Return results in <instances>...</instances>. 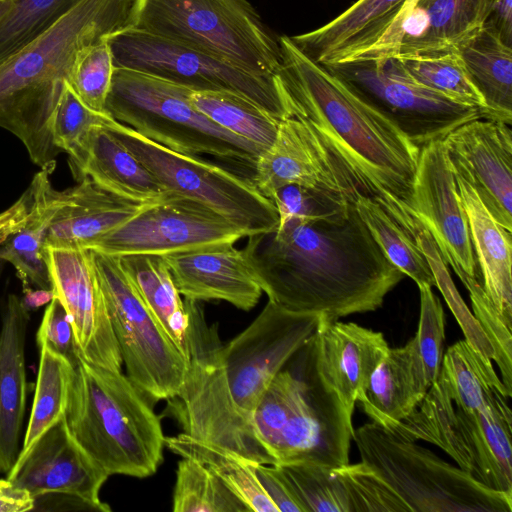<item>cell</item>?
<instances>
[{
    "mask_svg": "<svg viewBox=\"0 0 512 512\" xmlns=\"http://www.w3.org/2000/svg\"><path fill=\"white\" fill-rule=\"evenodd\" d=\"M243 252L270 301L335 322L380 308L404 278L355 205L319 219L290 221L248 236Z\"/></svg>",
    "mask_w": 512,
    "mask_h": 512,
    "instance_id": "6da1fadb",
    "label": "cell"
},
{
    "mask_svg": "<svg viewBox=\"0 0 512 512\" xmlns=\"http://www.w3.org/2000/svg\"><path fill=\"white\" fill-rule=\"evenodd\" d=\"M278 40L287 117L310 130L359 196L379 204L416 240L424 228L413 210L420 148L303 54L289 36Z\"/></svg>",
    "mask_w": 512,
    "mask_h": 512,
    "instance_id": "7a4b0ae2",
    "label": "cell"
},
{
    "mask_svg": "<svg viewBox=\"0 0 512 512\" xmlns=\"http://www.w3.org/2000/svg\"><path fill=\"white\" fill-rule=\"evenodd\" d=\"M133 0H81L0 65V127L40 168L56 166L53 120L78 54L124 28Z\"/></svg>",
    "mask_w": 512,
    "mask_h": 512,
    "instance_id": "3957f363",
    "label": "cell"
},
{
    "mask_svg": "<svg viewBox=\"0 0 512 512\" xmlns=\"http://www.w3.org/2000/svg\"><path fill=\"white\" fill-rule=\"evenodd\" d=\"M315 333L274 377L252 413L275 464L337 468L349 463L352 417L319 375Z\"/></svg>",
    "mask_w": 512,
    "mask_h": 512,
    "instance_id": "277c9868",
    "label": "cell"
},
{
    "mask_svg": "<svg viewBox=\"0 0 512 512\" xmlns=\"http://www.w3.org/2000/svg\"><path fill=\"white\" fill-rule=\"evenodd\" d=\"M66 421L76 441L109 476L145 478L163 460L160 419L148 398L121 371L81 359Z\"/></svg>",
    "mask_w": 512,
    "mask_h": 512,
    "instance_id": "5b68a950",
    "label": "cell"
},
{
    "mask_svg": "<svg viewBox=\"0 0 512 512\" xmlns=\"http://www.w3.org/2000/svg\"><path fill=\"white\" fill-rule=\"evenodd\" d=\"M124 28L146 32L258 74H278V37L248 0H133Z\"/></svg>",
    "mask_w": 512,
    "mask_h": 512,
    "instance_id": "8992f818",
    "label": "cell"
},
{
    "mask_svg": "<svg viewBox=\"0 0 512 512\" xmlns=\"http://www.w3.org/2000/svg\"><path fill=\"white\" fill-rule=\"evenodd\" d=\"M191 90L149 74L115 67L105 112L175 152L209 154L254 168L264 151L197 110L189 101Z\"/></svg>",
    "mask_w": 512,
    "mask_h": 512,
    "instance_id": "52a82bcc",
    "label": "cell"
},
{
    "mask_svg": "<svg viewBox=\"0 0 512 512\" xmlns=\"http://www.w3.org/2000/svg\"><path fill=\"white\" fill-rule=\"evenodd\" d=\"M189 315L187 370L170 399L183 433L252 463L275 464L256 432L252 413L235 401L222 361L217 324L209 325L197 301L185 299Z\"/></svg>",
    "mask_w": 512,
    "mask_h": 512,
    "instance_id": "ba28073f",
    "label": "cell"
},
{
    "mask_svg": "<svg viewBox=\"0 0 512 512\" xmlns=\"http://www.w3.org/2000/svg\"><path fill=\"white\" fill-rule=\"evenodd\" d=\"M361 462L371 468L410 512H511L512 493L475 480L433 451L374 422L354 429Z\"/></svg>",
    "mask_w": 512,
    "mask_h": 512,
    "instance_id": "9c48e42d",
    "label": "cell"
},
{
    "mask_svg": "<svg viewBox=\"0 0 512 512\" xmlns=\"http://www.w3.org/2000/svg\"><path fill=\"white\" fill-rule=\"evenodd\" d=\"M508 396L485 408L454 406L437 380L418 406L391 431L442 449L462 470L488 488L512 493V413Z\"/></svg>",
    "mask_w": 512,
    "mask_h": 512,
    "instance_id": "30bf717a",
    "label": "cell"
},
{
    "mask_svg": "<svg viewBox=\"0 0 512 512\" xmlns=\"http://www.w3.org/2000/svg\"><path fill=\"white\" fill-rule=\"evenodd\" d=\"M106 127L170 192L211 208L246 237L274 231L279 215L252 180L198 156L175 152L115 119Z\"/></svg>",
    "mask_w": 512,
    "mask_h": 512,
    "instance_id": "8fae6325",
    "label": "cell"
},
{
    "mask_svg": "<svg viewBox=\"0 0 512 512\" xmlns=\"http://www.w3.org/2000/svg\"><path fill=\"white\" fill-rule=\"evenodd\" d=\"M90 253L128 378L150 400L176 397L186 358L143 302L119 256Z\"/></svg>",
    "mask_w": 512,
    "mask_h": 512,
    "instance_id": "7c38bea8",
    "label": "cell"
},
{
    "mask_svg": "<svg viewBox=\"0 0 512 512\" xmlns=\"http://www.w3.org/2000/svg\"><path fill=\"white\" fill-rule=\"evenodd\" d=\"M115 67L165 79L192 90L231 91L278 120L288 116L280 74H258L197 49L131 28L106 37Z\"/></svg>",
    "mask_w": 512,
    "mask_h": 512,
    "instance_id": "4fadbf2b",
    "label": "cell"
},
{
    "mask_svg": "<svg viewBox=\"0 0 512 512\" xmlns=\"http://www.w3.org/2000/svg\"><path fill=\"white\" fill-rule=\"evenodd\" d=\"M355 98L396 126L412 143L443 140L459 125L483 118L473 107L418 85L389 58H366L322 65Z\"/></svg>",
    "mask_w": 512,
    "mask_h": 512,
    "instance_id": "5bb4252c",
    "label": "cell"
},
{
    "mask_svg": "<svg viewBox=\"0 0 512 512\" xmlns=\"http://www.w3.org/2000/svg\"><path fill=\"white\" fill-rule=\"evenodd\" d=\"M246 237L236 225L206 205L171 193L146 204L131 219L96 240L88 249L113 255H168L235 243Z\"/></svg>",
    "mask_w": 512,
    "mask_h": 512,
    "instance_id": "9a60e30c",
    "label": "cell"
},
{
    "mask_svg": "<svg viewBox=\"0 0 512 512\" xmlns=\"http://www.w3.org/2000/svg\"><path fill=\"white\" fill-rule=\"evenodd\" d=\"M323 318L269 300L249 326L222 346L228 384L243 410L253 413L271 381L314 335Z\"/></svg>",
    "mask_w": 512,
    "mask_h": 512,
    "instance_id": "2e32d148",
    "label": "cell"
},
{
    "mask_svg": "<svg viewBox=\"0 0 512 512\" xmlns=\"http://www.w3.org/2000/svg\"><path fill=\"white\" fill-rule=\"evenodd\" d=\"M42 253L54 296L71 319L81 358L121 371L122 357L90 249L45 246Z\"/></svg>",
    "mask_w": 512,
    "mask_h": 512,
    "instance_id": "e0dca14e",
    "label": "cell"
},
{
    "mask_svg": "<svg viewBox=\"0 0 512 512\" xmlns=\"http://www.w3.org/2000/svg\"><path fill=\"white\" fill-rule=\"evenodd\" d=\"M413 210L430 233L443 261L463 277L479 278L467 216L442 140L420 148Z\"/></svg>",
    "mask_w": 512,
    "mask_h": 512,
    "instance_id": "ac0fdd59",
    "label": "cell"
},
{
    "mask_svg": "<svg viewBox=\"0 0 512 512\" xmlns=\"http://www.w3.org/2000/svg\"><path fill=\"white\" fill-rule=\"evenodd\" d=\"M451 168L476 191L495 220L512 231V130L510 125L476 118L442 140Z\"/></svg>",
    "mask_w": 512,
    "mask_h": 512,
    "instance_id": "d6986e66",
    "label": "cell"
},
{
    "mask_svg": "<svg viewBox=\"0 0 512 512\" xmlns=\"http://www.w3.org/2000/svg\"><path fill=\"white\" fill-rule=\"evenodd\" d=\"M6 477L34 498L50 493L68 494L87 502L96 511H110L100 499L109 475L76 441L66 418L17 459Z\"/></svg>",
    "mask_w": 512,
    "mask_h": 512,
    "instance_id": "ffe728a7",
    "label": "cell"
},
{
    "mask_svg": "<svg viewBox=\"0 0 512 512\" xmlns=\"http://www.w3.org/2000/svg\"><path fill=\"white\" fill-rule=\"evenodd\" d=\"M252 182L269 199L277 189L297 184L355 205L360 197L333 166L320 142L297 118L279 122L273 145L254 166Z\"/></svg>",
    "mask_w": 512,
    "mask_h": 512,
    "instance_id": "44dd1931",
    "label": "cell"
},
{
    "mask_svg": "<svg viewBox=\"0 0 512 512\" xmlns=\"http://www.w3.org/2000/svg\"><path fill=\"white\" fill-rule=\"evenodd\" d=\"M174 284L187 300H222L249 311L263 291L243 252L233 243L164 256Z\"/></svg>",
    "mask_w": 512,
    "mask_h": 512,
    "instance_id": "7402d4cb",
    "label": "cell"
},
{
    "mask_svg": "<svg viewBox=\"0 0 512 512\" xmlns=\"http://www.w3.org/2000/svg\"><path fill=\"white\" fill-rule=\"evenodd\" d=\"M389 349L381 332L322 319L315 333L317 370L351 417L359 392Z\"/></svg>",
    "mask_w": 512,
    "mask_h": 512,
    "instance_id": "603a6c76",
    "label": "cell"
},
{
    "mask_svg": "<svg viewBox=\"0 0 512 512\" xmlns=\"http://www.w3.org/2000/svg\"><path fill=\"white\" fill-rule=\"evenodd\" d=\"M67 154L77 180L87 177L125 199L150 204L172 193L106 126L92 127Z\"/></svg>",
    "mask_w": 512,
    "mask_h": 512,
    "instance_id": "cb8c5ba5",
    "label": "cell"
},
{
    "mask_svg": "<svg viewBox=\"0 0 512 512\" xmlns=\"http://www.w3.org/2000/svg\"><path fill=\"white\" fill-rule=\"evenodd\" d=\"M29 312L10 294L0 330V475L15 464L21 446L28 382L26 335Z\"/></svg>",
    "mask_w": 512,
    "mask_h": 512,
    "instance_id": "d4e9b609",
    "label": "cell"
},
{
    "mask_svg": "<svg viewBox=\"0 0 512 512\" xmlns=\"http://www.w3.org/2000/svg\"><path fill=\"white\" fill-rule=\"evenodd\" d=\"M406 0H358L322 27L289 36L320 65L351 60L374 46L388 31Z\"/></svg>",
    "mask_w": 512,
    "mask_h": 512,
    "instance_id": "484cf974",
    "label": "cell"
},
{
    "mask_svg": "<svg viewBox=\"0 0 512 512\" xmlns=\"http://www.w3.org/2000/svg\"><path fill=\"white\" fill-rule=\"evenodd\" d=\"M43 247L85 248L135 216L146 204L120 197L87 177L64 190Z\"/></svg>",
    "mask_w": 512,
    "mask_h": 512,
    "instance_id": "4316f807",
    "label": "cell"
},
{
    "mask_svg": "<svg viewBox=\"0 0 512 512\" xmlns=\"http://www.w3.org/2000/svg\"><path fill=\"white\" fill-rule=\"evenodd\" d=\"M454 176L469 224L480 281L502 322L512 330V231L495 220L464 178L456 173Z\"/></svg>",
    "mask_w": 512,
    "mask_h": 512,
    "instance_id": "83f0119b",
    "label": "cell"
},
{
    "mask_svg": "<svg viewBox=\"0 0 512 512\" xmlns=\"http://www.w3.org/2000/svg\"><path fill=\"white\" fill-rule=\"evenodd\" d=\"M490 0H418L402 24L397 55L453 51L480 30Z\"/></svg>",
    "mask_w": 512,
    "mask_h": 512,
    "instance_id": "f1b7e54d",
    "label": "cell"
},
{
    "mask_svg": "<svg viewBox=\"0 0 512 512\" xmlns=\"http://www.w3.org/2000/svg\"><path fill=\"white\" fill-rule=\"evenodd\" d=\"M53 167L41 168L29 188L30 205L23 225L0 247V259L16 270L23 286L51 289V280L42 249L50 224L64 203V191L50 181Z\"/></svg>",
    "mask_w": 512,
    "mask_h": 512,
    "instance_id": "f546056e",
    "label": "cell"
},
{
    "mask_svg": "<svg viewBox=\"0 0 512 512\" xmlns=\"http://www.w3.org/2000/svg\"><path fill=\"white\" fill-rule=\"evenodd\" d=\"M427 391L407 342L389 349L359 392L357 401L372 422L390 430L418 406Z\"/></svg>",
    "mask_w": 512,
    "mask_h": 512,
    "instance_id": "4dcf8cb0",
    "label": "cell"
},
{
    "mask_svg": "<svg viewBox=\"0 0 512 512\" xmlns=\"http://www.w3.org/2000/svg\"><path fill=\"white\" fill-rule=\"evenodd\" d=\"M455 50L484 99L488 119L511 125L512 47L483 26Z\"/></svg>",
    "mask_w": 512,
    "mask_h": 512,
    "instance_id": "1f68e13d",
    "label": "cell"
},
{
    "mask_svg": "<svg viewBox=\"0 0 512 512\" xmlns=\"http://www.w3.org/2000/svg\"><path fill=\"white\" fill-rule=\"evenodd\" d=\"M119 258L153 317L186 358L189 315L164 256L129 254Z\"/></svg>",
    "mask_w": 512,
    "mask_h": 512,
    "instance_id": "d6a6232c",
    "label": "cell"
},
{
    "mask_svg": "<svg viewBox=\"0 0 512 512\" xmlns=\"http://www.w3.org/2000/svg\"><path fill=\"white\" fill-rule=\"evenodd\" d=\"M437 380L455 406L466 411L481 410L499 397L512 396L494 370L492 360L465 339L444 352Z\"/></svg>",
    "mask_w": 512,
    "mask_h": 512,
    "instance_id": "836d02e7",
    "label": "cell"
},
{
    "mask_svg": "<svg viewBox=\"0 0 512 512\" xmlns=\"http://www.w3.org/2000/svg\"><path fill=\"white\" fill-rule=\"evenodd\" d=\"M165 446L181 457H190L210 470L248 509L278 512L256 474L254 463L185 433L165 437Z\"/></svg>",
    "mask_w": 512,
    "mask_h": 512,
    "instance_id": "e575fe53",
    "label": "cell"
},
{
    "mask_svg": "<svg viewBox=\"0 0 512 512\" xmlns=\"http://www.w3.org/2000/svg\"><path fill=\"white\" fill-rule=\"evenodd\" d=\"M32 408L17 459L51 427L66 418L76 367L46 346L39 347Z\"/></svg>",
    "mask_w": 512,
    "mask_h": 512,
    "instance_id": "d590c367",
    "label": "cell"
},
{
    "mask_svg": "<svg viewBox=\"0 0 512 512\" xmlns=\"http://www.w3.org/2000/svg\"><path fill=\"white\" fill-rule=\"evenodd\" d=\"M189 101L211 121L254 143L264 152L276 139L280 120L240 94L191 90Z\"/></svg>",
    "mask_w": 512,
    "mask_h": 512,
    "instance_id": "8d00e7d4",
    "label": "cell"
},
{
    "mask_svg": "<svg viewBox=\"0 0 512 512\" xmlns=\"http://www.w3.org/2000/svg\"><path fill=\"white\" fill-rule=\"evenodd\" d=\"M393 67L412 82L444 97L488 113L483 97L472 83L456 50L430 55H396Z\"/></svg>",
    "mask_w": 512,
    "mask_h": 512,
    "instance_id": "74e56055",
    "label": "cell"
},
{
    "mask_svg": "<svg viewBox=\"0 0 512 512\" xmlns=\"http://www.w3.org/2000/svg\"><path fill=\"white\" fill-rule=\"evenodd\" d=\"M356 210L387 258L419 286H435L426 256L412 238L375 201L359 197Z\"/></svg>",
    "mask_w": 512,
    "mask_h": 512,
    "instance_id": "f35d334b",
    "label": "cell"
},
{
    "mask_svg": "<svg viewBox=\"0 0 512 512\" xmlns=\"http://www.w3.org/2000/svg\"><path fill=\"white\" fill-rule=\"evenodd\" d=\"M174 512H249V509L204 465L190 457L178 462Z\"/></svg>",
    "mask_w": 512,
    "mask_h": 512,
    "instance_id": "ab89813d",
    "label": "cell"
},
{
    "mask_svg": "<svg viewBox=\"0 0 512 512\" xmlns=\"http://www.w3.org/2000/svg\"><path fill=\"white\" fill-rule=\"evenodd\" d=\"M81 0H14L0 23V65L51 27Z\"/></svg>",
    "mask_w": 512,
    "mask_h": 512,
    "instance_id": "60d3db41",
    "label": "cell"
},
{
    "mask_svg": "<svg viewBox=\"0 0 512 512\" xmlns=\"http://www.w3.org/2000/svg\"><path fill=\"white\" fill-rule=\"evenodd\" d=\"M303 512H351L349 498L334 468L307 462L277 464Z\"/></svg>",
    "mask_w": 512,
    "mask_h": 512,
    "instance_id": "b9f144b4",
    "label": "cell"
},
{
    "mask_svg": "<svg viewBox=\"0 0 512 512\" xmlns=\"http://www.w3.org/2000/svg\"><path fill=\"white\" fill-rule=\"evenodd\" d=\"M418 329L408 342L418 376L427 390L437 381L444 355L445 314L432 287L419 286Z\"/></svg>",
    "mask_w": 512,
    "mask_h": 512,
    "instance_id": "7bdbcfd3",
    "label": "cell"
},
{
    "mask_svg": "<svg viewBox=\"0 0 512 512\" xmlns=\"http://www.w3.org/2000/svg\"><path fill=\"white\" fill-rule=\"evenodd\" d=\"M416 242L426 256L435 278V286L442 293L451 312L460 325L464 333L465 340L480 353L495 361L496 352L491 342L487 338L477 319L470 312L461 298L450 276L447 264L441 258L435 242L425 228H423L417 235Z\"/></svg>",
    "mask_w": 512,
    "mask_h": 512,
    "instance_id": "ee69618b",
    "label": "cell"
},
{
    "mask_svg": "<svg viewBox=\"0 0 512 512\" xmlns=\"http://www.w3.org/2000/svg\"><path fill=\"white\" fill-rule=\"evenodd\" d=\"M114 69L112 52L104 38L78 54L68 82L89 108L106 113L105 103Z\"/></svg>",
    "mask_w": 512,
    "mask_h": 512,
    "instance_id": "f6af8a7d",
    "label": "cell"
},
{
    "mask_svg": "<svg viewBox=\"0 0 512 512\" xmlns=\"http://www.w3.org/2000/svg\"><path fill=\"white\" fill-rule=\"evenodd\" d=\"M346 489L351 512H410L406 503L363 462L334 468Z\"/></svg>",
    "mask_w": 512,
    "mask_h": 512,
    "instance_id": "bcb514c9",
    "label": "cell"
},
{
    "mask_svg": "<svg viewBox=\"0 0 512 512\" xmlns=\"http://www.w3.org/2000/svg\"><path fill=\"white\" fill-rule=\"evenodd\" d=\"M469 292L473 315L479 322L495 352V362L501 373V380L512 395V334L499 317L493 304L487 297L479 278L460 279Z\"/></svg>",
    "mask_w": 512,
    "mask_h": 512,
    "instance_id": "7dc6e473",
    "label": "cell"
},
{
    "mask_svg": "<svg viewBox=\"0 0 512 512\" xmlns=\"http://www.w3.org/2000/svg\"><path fill=\"white\" fill-rule=\"evenodd\" d=\"M113 118L89 108L66 81L53 120V142L69 153L94 126H106Z\"/></svg>",
    "mask_w": 512,
    "mask_h": 512,
    "instance_id": "c3c4849f",
    "label": "cell"
},
{
    "mask_svg": "<svg viewBox=\"0 0 512 512\" xmlns=\"http://www.w3.org/2000/svg\"><path fill=\"white\" fill-rule=\"evenodd\" d=\"M269 200L277 209L278 225L290 221H310L327 217L352 204L297 184H289L275 190Z\"/></svg>",
    "mask_w": 512,
    "mask_h": 512,
    "instance_id": "681fc988",
    "label": "cell"
},
{
    "mask_svg": "<svg viewBox=\"0 0 512 512\" xmlns=\"http://www.w3.org/2000/svg\"><path fill=\"white\" fill-rule=\"evenodd\" d=\"M36 343L38 348L41 346L48 347L66 358L75 367L82 359L71 319L62 303L55 296L45 309L36 333Z\"/></svg>",
    "mask_w": 512,
    "mask_h": 512,
    "instance_id": "f907efd6",
    "label": "cell"
},
{
    "mask_svg": "<svg viewBox=\"0 0 512 512\" xmlns=\"http://www.w3.org/2000/svg\"><path fill=\"white\" fill-rule=\"evenodd\" d=\"M258 479L278 512H303L290 483L277 464L254 463Z\"/></svg>",
    "mask_w": 512,
    "mask_h": 512,
    "instance_id": "816d5d0a",
    "label": "cell"
},
{
    "mask_svg": "<svg viewBox=\"0 0 512 512\" xmlns=\"http://www.w3.org/2000/svg\"><path fill=\"white\" fill-rule=\"evenodd\" d=\"M35 498L12 480L0 478V512L34 511Z\"/></svg>",
    "mask_w": 512,
    "mask_h": 512,
    "instance_id": "f5cc1de1",
    "label": "cell"
},
{
    "mask_svg": "<svg viewBox=\"0 0 512 512\" xmlns=\"http://www.w3.org/2000/svg\"><path fill=\"white\" fill-rule=\"evenodd\" d=\"M483 26L512 47V0H492Z\"/></svg>",
    "mask_w": 512,
    "mask_h": 512,
    "instance_id": "db71d44e",
    "label": "cell"
},
{
    "mask_svg": "<svg viewBox=\"0 0 512 512\" xmlns=\"http://www.w3.org/2000/svg\"><path fill=\"white\" fill-rule=\"evenodd\" d=\"M30 205L29 188L11 206L0 212V247L25 222Z\"/></svg>",
    "mask_w": 512,
    "mask_h": 512,
    "instance_id": "11a10c76",
    "label": "cell"
},
{
    "mask_svg": "<svg viewBox=\"0 0 512 512\" xmlns=\"http://www.w3.org/2000/svg\"><path fill=\"white\" fill-rule=\"evenodd\" d=\"M54 298L52 289L36 288L33 289L30 285L23 286V296L20 298L22 307L31 312L44 305H48Z\"/></svg>",
    "mask_w": 512,
    "mask_h": 512,
    "instance_id": "9f6ffc18",
    "label": "cell"
},
{
    "mask_svg": "<svg viewBox=\"0 0 512 512\" xmlns=\"http://www.w3.org/2000/svg\"><path fill=\"white\" fill-rule=\"evenodd\" d=\"M14 6V0H0V23L9 14Z\"/></svg>",
    "mask_w": 512,
    "mask_h": 512,
    "instance_id": "6f0895ef",
    "label": "cell"
},
{
    "mask_svg": "<svg viewBox=\"0 0 512 512\" xmlns=\"http://www.w3.org/2000/svg\"><path fill=\"white\" fill-rule=\"evenodd\" d=\"M492 0H490V3H491Z\"/></svg>",
    "mask_w": 512,
    "mask_h": 512,
    "instance_id": "680465c9",
    "label": "cell"
}]
</instances>
